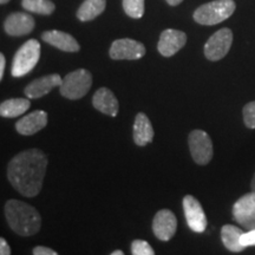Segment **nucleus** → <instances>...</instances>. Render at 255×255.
I'll return each instance as SVG.
<instances>
[{
    "instance_id": "33",
    "label": "nucleus",
    "mask_w": 255,
    "mask_h": 255,
    "mask_svg": "<svg viewBox=\"0 0 255 255\" xmlns=\"http://www.w3.org/2000/svg\"><path fill=\"white\" fill-rule=\"evenodd\" d=\"M8 1H9V0H0V4H2V5H4V4H7Z\"/></svg>"
},
{
    "instance_id": "30",
    "label": "nucleus",
    "mask_w": 255,
    "mask_h": 255,
    "mask_svg": "<svg viewBox=\"0 0 255 255\" xmlns=\"http://www.w3.org/2000/svg\"><path fill=\"white\" fill-rule=\"evenodd\" d=\"M165 1H167L170 6H177L180 5L183 0H165Z\"/></svg>"
},
{
    "instance_id": "4",
    "label": "nucleus",
    "mask_w": 255,
    "mask_h": 255,
    "mask_svg": "<svg viewBox=\"0 0 255 255\" xmlns=\"http://www.w3.org/2000/svg\"><path fill=\"white\" fill-rule=\"evenodd\" d=\"M40 58V44L36 39H30L20 46L13 57L11 75L20 78L34 69Z\"/></svg>"
},
{
    "instance_id": "1",
    "label": "nucleus",
    "mask_w": 255,
    "mask_h": 255,
    "mask_svg": "<svg viewBox=\"0 0 255 255\" xmlns=\"http://www.w3.org/2000/svg\"><path fill=\"white\" fill-rule=\"evenodd\" d=\"M47 167V157L39 149H28L9 161L7 178L23 196L34 197L43 187Z\"/></svg>"
},
{
    "instance_id": "23",
    "label": "nucleus",
    "mask_w": 255,
    "mask_h": 255,
    "mask_svg": "<svg viewBox=\"0 0 255 255\" xmlns=\"http://www.w3.org/2000/svg\"><path fill=\"white\" fill-rule=\"evenodd\" d=\"M124 12L133 19H139L144 14V0H123Z\"/></svg>"
},
{
    "instance_id": "15",
    "label": "nucleus",
    "mask_w": 255,
    "mask_h": 255,
    "mask_svg": "<svg viewBox=\"0 0 255 255\" xmlns=\"http://www.w3.org/2000/svg\"><path fill=\"white\" fill-rule=\"evenodd\" d=\"M47 124V114L43 110H37L26 115L15 123V129L20 135L31 136L43 130Z\"/></svg>"
},
{
    "instance_id": "2",
    "label": "nucleus",
    "mask_w": 255,
    "mask_h": 255,
    "mask_svg": "<svg viewBox=\"0 0 255 255\" xmlns=\"http://www.w3.org/2000/svg\"><path fill=\"white\" fill-rule=\"evenodd\" d=\"M5 216L9 228L20 237L34 235L41 227L38 210L19 200H8L6 202Z\"/></svg>"
},
{
    "instance_id": "11",
    "label": "nucleus",
    "mask_w": 255,
    "mask_h": 255,
    "mask_svg": "<svg viewBox=\"0 0 255 255\" xmlns=\"http://www.w3.org/2000/svg\"><path fill=\"white\" fill-rule=\"evenodd\" d=\"M177 228L176 216L171 210H158L152 220V232L161 241H169L174 237Z\"/></svg>"
},
{
    "instance_id": "8",
    "label": "nucleus",
    "mask_w": 255,
    "mask_h": 255,
    "mask_svg": "<svg viewBox=\"0 0 255 255\" xmlns=\"http://www.w3.org/2000/svg\"><path fill=\"white\" fill-rule=\"evenodd\" d=\"M233 218L246 231L255 229V191L245 194L234 203Z\"/></svg>"
},
{
    "instance_id": "13",
    "label": "nucleus",
    "mask_w": 255,
    "mask_h": 255,
    "mask_svg": "<svg viewBox=\"0 0 255 255\" xmlns=\"http://www.w3.org/2000/svg\"><path fill=\"white\" fill-rule=\"evenodd\" d=\"M34 28V19L24 12H14L6 18L4 30L8 36L21 37L31 33Z\"/></svg>"
},
{
    "instance_id": "29",
    "label": "nucleus",
    "mask_w": 255,
    "mask_h": 255,
    "mask_svg": "<svg viewBox=\"0 0 255 255\" xmlns=\"http://www.w3.org/2000/svg\"><path fill=\"white\" fill-rule=\"evenodd\" d=\"M5 65H6V59L5 56L0 55V79L4 78V72H5Z\"/></svg>"
},
{
    "instance_id": "6",
    "label": "nucleus",
    "mask_w": 255,
    "mask_h": 255,
    "mask_svg": "<svg viewBox=\"0 0 255 255\" xmlns=\"http://www.w3.org/2000/svg\"><path fill=\"white\" fill-rule=\"evenodd\" d=\"M189 150L194 161L200 165L208 164L213 158L214 149H213L212 139L208 133L203 130H193L188 138Z\"/></svg>"
},
{
    "instance_id": "12",
    "label": "nucleus",
    "mask_w": 255,
    "mask_h": 255,
    "mask_svg": "<svg viewBox=\"0 0 255 255\" xmlns=\"http://www.w3.org/2000/svg\"><path fill=\"white\" fill-rule=\"evenodd\" d=\"M187 43V34L180 30L168 28L159 36L158 52L164 57H171L177 53Z\"/></svg>"
},
{
    "instance_id": "32",
    "label": "nucleus",
    "mask_w": 255,
    "mask_h": 255,
    "mask_svg": "<svg viewBox=\"0 0 255 255\" xmlns=\"http://www.w3.org/2000/svg\"><path fill=\"white\" fill-rule=\"evenodd\" d=\"M111 255H123V252L122 251H115L111 253Z\"/></svg>"
},
{
    "instance_id": "26",
    "label": "nucleus",
    "mask_w": 255,
    "mask_h": 255,
    "mask_svg": "<svg viewBox=\"0 0 255 255\" xmlns=\"http://www.w3.org/2000/svg\"><path fill=\"white\" fill-rule=\"evenodd\" d=\"M241 244L245 248L255 246V229L244 233L241 238Z\"/></svg>"
},
{
    "instance_id": "17",
    "label": "nucleus",
    "mask_w": 255,
    "mask_h": 255,
    "mask_svg": "<svg viewBox=\"0 0 255 255\" xmlns=\"http://www.w3.org/2000/svg\"><path fill=\"white\" fill-rule=\"evenodd\" d=\"M92 105L95 107V109L108 115V116L116 117L119 114V101H117L116 96L113 94V91L108 88H101L95 92L94 97H92Z\"/></svg>"
},
{
    "instance_id": "5",
    "label": "nucleus",
    "mask_w": 255,
    "mask_h": 255,
    "mask_svg": "<svg viewBox=\"0 0 255 255\" xmlns=\"http://www.w3.org/2000/svg\"><path fill=\"white\" fill-rule=\"evenodd\" d=\"M92 85L91 73L85 69H78L68 73L60 85V95L68 100L76 101L84 97Z\"/></svg>"
},
{
    "instance_id": "3",
    "label": "nucleus",
    "mask_w": 255,
    "mask_h": 255,
    "mask_svg": "<svg viewBox=\"0 0 255 255\" xmlns=\"http://www.w3.org/2000/svg\"><path fill=\"white\" fill-rule=\"evenodd\" d=\"M237 5L234 0H214L201 5L194 12V20L201 25L212 26L225 21L234 13Z\"/></svg>"
},
{
    "instance_id": "25",
    "label": "nucleus",
    "mask_w": 255,
    "mask_h": 255,
    "mask_svg": "<svg viewBox=\"0 0 255 255\" xmlns=\"http://www.w3.org/2000/svg\"><path fill=\"white\" fill-rule=\"evenodd\" d=\"M131 253L133 255H154L155 252L146 241L135 240L131 244Z\"/></svg>"
},
{
    "instance_id": "20",
    "label": "nucleus",
    "mask_w": 255,
    "mask_h": 255,
    "mask_svg": "<svg viewBox=\"0 0 255 255\" xmlns=\"http://www.w3.org/2000/svg\"><path fill=\"white\" fill-rule=\"evenodd\" d=\"M30 105V101L25 98H11L0 104V115L5 119H14L26 113Z\"/></svg>"
},
{
    "instance_id": "16",
    "label": "nucleus",
    "mask_w": 255,
    "mask_h": 255,
    "mask_svg": "<svg viewBox=\"0 0 255 255\" xmlns=\"http://www.w3.org/2000/svg\"><path fill=\"white\" fill-rule=\"evenodd\" d=\"M41 39L45 43L50 44V45L57 47V49L65 51V52H78L79 49H81L78 41L71 34L63 31H46L41 34Z\"/></svg>"
},
{
    "instance_id": "24",
    "label": "nucleus",
    "mask_w": 255,
    "mask_h": 255,
    "mask_svg": "<svg viewBox=\"0 0 255 255\" xmlns=\"http://www.w3.org/2000/svg\"><path fill=\"white\" fill-rule=\"evenodd\" d=\"M242 115H244V122L246 127L250 129H255V101L245 105Z\"/></svg>"
},
{
    "instance_id": "31",
    "label": "nucleus",
    "mask_w": 255,
    "mask_h": 255,
    "mask_svg": "<svg viewBox=\"0 0 255 255\" xmlns=\"http://www.w3.org/2000/svg\"><path fill=\"white\" fill-rule=\"evenodd\" d=\"M251 187H252V190L255 191V174L253 178H252V182H251Z\"/></svg>"
},
{
    "instance_id": "14",
    "label": "nucleus",
    "mask_w": 255,
    "mask_h": 255,
    "mask_svg": "<svg viewBox=\"0 0 255 255\" xmlns=\"http://www.w3.org/2000/svg\"><path fill=\"white\" fill-rule=\"evenodd\" d=\"M63 79L58 73H52V75L44 76V77L34 79L30 84L25 88V96L30 100H38L52 91L53 88L60 87Z\"/></svg>"
},
{
    "instance_id": "19",
    "label": "nucleus",
    "mask_w": 255,
    "mask_h": 255,
    "mask_svg": "<svg viewBox=\"0 0 255 255\" xmlns=\"http://www.w3.org/2000/svg\"><path fill=\"white\" fill-rule=\"evenodd\" d=\"M244 233L245 232H242V229L235 227V226L225 225L221 228V240L223 246L234 253L242 252L245 250L241 244V238Z\"/></svg>"
},
{
    "instance_id": "10",
    "label": "nucleus",
    "mask_w": 255,
    "mask_h": 255,
    "mask_svg": "<svg viewBox=\"0 0 255 255\" xmlns=\"http://www.w3.org/2000/svg\"><path fill=\"white\" fill-rule=\"evenodd\" d=\"M183 210L188 227L195 233H203L207 228V218L201 203L194 196L187 195L183 199Z\"/></svg>"
},
{
    "instance_id": "27",
    "label": "nucleus",
    "mask_w": 255,
    "mask_h": 255,
    "mask_svg": "<svg viewBox=\"0 0 255 255\" xmlns=\"http://www.w3.org/2000/svg\"><path fill=\"white\" fill-rule=\"evenodd\" d=\"M32 253L34 255H57V252L51 250V248L43 247V246L34 247L33 251H32Z\"/></svg>"
},
{
    "instance_id": "21",
    "label": "nucleus",
    "mask_w": 255,
    "mask_h": 255,
    "mask_svg": "<svg viewBox=\"0 0 255 255\" xmlns=\"http://www.w3.org/2000/svg\"><path fill=\"white\" fill-rule=\"evenodd\" d=\"M107 0H85L77 11V18L81 21H90L103 13Z\"/></svg>"
},
{
    "instance_id": "7",
    "label": "nucleus",
    "mask_w": 255,
    "mask_h": 255,
    "mask_svg": "<svg viewBox=\"0 0 255 255\" xmlns=\"http://www.w3.org/2000/svg\"><path fill=\"white\" fill-rule=\"evenodd\" d=\"M233 44V32L231 28L223 27L216 31L207 40L205 45V56L210 62H219L227 56Z\"/></svg>"
},
{
    "instance_id": "9",
    "label": "nucleus",
    "mask_w": 255,
    "mask_h": 255,
    "mask_svg": "<svg viewBox=\"0 0 255 255\" xmlns=\"http://www.w3.org/2000/svg\"><path fill=\"white\" fill-rule=\"evenodd\" d=\"M109 55L115 60H137L145 55V47L139 41L123 38L111 44Z\"/></svg>"
},
{
    "instance_id": "18",
    "label": "nucleus",
    "mask_w": 255,
    "mask_h": 255,
    "mask_svg": "<svg viewBox=\"0 0 255 255\" xmlns=\"http://www.w3.org/2000/svg\"><path fill=\"white\" fill-rule=\"evenodd\" d=\"M154 139V128L145 114H137L133 123V141L138 146H144Z\"/></svg>"
},
{
    "instance_id": "28",
    "label": "nucleus",
    "mask_w": 255,
    "mask_h": 255,
    "mask_svg": "<svg viewBox=\"0 0 255 255\" xmlns=\"http://www.w3.org/2000/svg\"><path fill=\"white\" fill-rule=\"evenodd\" d=\"M0 254L1 255H9L11 254V248H9L7 241L5 239H0Z\"/></svg>"
},
{
    "instance_id": "22",
    "label": "nucleus",
    "mask_w": 255,
    "mask_h": 255,
    "mask_svg": "<svg viewBox=\"0 0 255 255\" xmlns=\"http://www.w3.org/2000/svg\"><path fill=\"white\" fill-rule=\"evenodd\" d=\"M21 6L28 12L44 15L52 14L56 8L51 0H21Z\"/></svg>"
}]
</instances>
